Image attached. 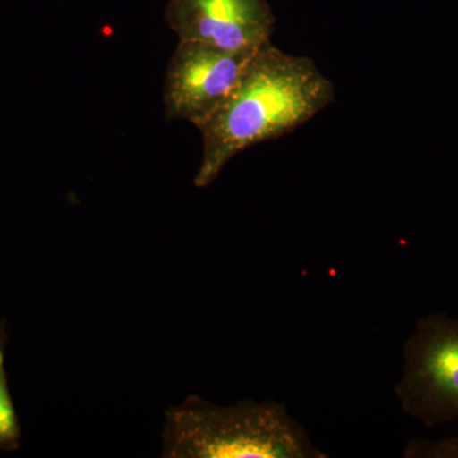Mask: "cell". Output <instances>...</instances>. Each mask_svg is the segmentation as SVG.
<instances>
[{
	"mask_svg": "<svg viewBox=\"0 0 458 458\" xmlns=\"http://www.w3.org/2000/svg\"><path fill=\"white\" fill-rule=\"evenodd\" d=\"M335 101V87L310 57L267 42L256 51L236 89L200 126L203 156L194 179L204 189L238 153L278 140Z\"/></svg>",
	"mask_w": 458,
	"mask_h": 458,
	"instance_id": "1",
	"label": "cell"
},
{
	"mask_svg": "<svg viewBox=\"0 0 458 458\" xmlns=\"http://www.w3.org/2000/svg\"><path fill=\"white\" fill-rule=\"evenodd\" d=\"M165 458H324L283 403L214 405L190 394L165 414Z\"/></svg>",
	"mask_w": 458,
	"mask_h": 458,
	"instance_id": "2",
	"label": "cell"
},
{
	"mask_svg": "<svg viewBox=\"0 0 458 458\" xmlns=\"http://www.w3.org/2000/svg\"><path fill=\"white\" fill-rule=\"evenodd\" d=\"M401 408L427 428L458 419V319L432 313L405 343V369L396 386Z\"/></svg>",
	"mask_w": 458,
	"mask_h": 458,
	"instance_id": "3",
	"label": "cell"
},
{
	"mask_svg": "<svg viewBox=\"0 0 458 458\" xmlns=\"http://www.w3.org/2000/svg\"><path fill=\"white\" fill-rule=\"evenodd\" d=\"M258 50L180 41L165 72V119L186 120L199 128L233 92Z\"/></svg>",
	"mask_w": 458,
	"mask_h": 458,
	"instance_id": "4",
	"label": "cell"
},
{
	"mask_svg": "<svg viewBox=\"0 0 458 458\" xmlns=\"http://www.w3.org/2000/svg\"><path fill=\"white\" fill-rule=\"evenodd\" d=\"M165 21L180 41L227 50L260 49L276 27L267 0H168Z\"/></svg>",
	"mask_w": 458,
	"mask_h": 458,
	"instance_id": "5",
	"label": "cell"
},
{
	"mask_svg": "<svg viewBox=\"0 0 458 458\" xmlns=\"http://www.w3.org/2000/svg\"><path fill=\"white\" fill-rule=\"evenodd\" d=\"M3 342L4 339L0 336V448L5 451H14L20 445L21 428L13 401L9 394Z\"/></svg>",
	"mask_w": 458,
	"mask_h": 458,
	"instance_id": "6",
	"label": "cell"
},
{
	"mask_svg": "<svg viewBox=\"0 0 458 458\" xmlns=\"http://www.w3.org/2000/svg\"><path fill=\"white\" fill-rule=\"evenodd\" d=\"M406 457H448L458 458V438H445L441 441L410 442L405 451Z\"/></svg>",
	"mask_w": 458,
	"mask_h": 458,
	"instance_id": "7",
	"label": "cell"
}]
</instances>
